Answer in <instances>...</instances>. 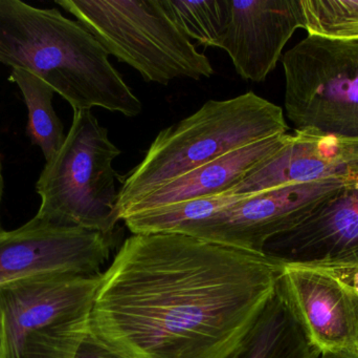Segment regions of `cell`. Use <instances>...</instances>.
I'll list each match as a JSON object with an SVG mask.
<instances>
[{
    "instance_id": "obj_21",
    "label": "cell",
    "mask_w": 358,
    "mask_h": 358,
    "mask_svg": "<svg viewBox=\"0 0 358 358\" xmlns=\"http://www.w3.org/2000/svg\"><path fill=\"white\" fill-rule=\"evenodd\" d=\"M4 191V181L3 176H2V164H1V156H0V207H1L2 197H3ZM0 229L1 226H0Z\"/></svg>"
},
{
    "instance_id": "obj_1",
    "label": "cell",
    "mask_w": 358,
    "mask_h": 358,
    "mask_svg": "<svg viewBox=\"0 0 358 358\" xmlns=\"http://www.w3.org/2000/svg\"><path fill=\"white\" fill-rule=\"evenodd\" d=\"M264 256L181 233H138L105 273L90 331L125 358H227L275 290Z\"/></svg>"
},
{
    "instance_id": "obj_12",
    "label": "cell",
    "mask_w": 358,
    "mask_h": 358,
    "mask_svg": "<svg viewBox=\"0 0 358 358\" xmlns=\"http://www.w3.org/2000/svg\"><path fill=\"white\" fill-rule=\"evenodd\" d=\"M227 20L220 48L238 75L264 81L287 42L304 29L301 0H227Z\"/></svg>"
},
{
    "instance_id": "obj_15",
    "label": "cell",
    "mask_w": 358,
    "mask_h": 358,
    "mask_svg": "<svg viewBox=\"0 0 358 358\" xmlns=\"http://www.w3.org/2000/svg\"><path fill=\"white\" fill-rule=\"evenodd\" d=\"M321 355L279 275L260 315L227 358H320Z\"/></svg>"
},
{
    "instance_id": "obj_17",
    "label": "cell",
    "mask_w": 358,
    "mask_h": 358,
    "mask_svg": "<svg viewBox=\"0 0 358 358\" xmlns=\"http://www.w3.org/2000/svg\"><path fill=\"white\" fill-rule=\"evenodd\" d=\"M244 197L245 195L220 193L130 214L122 221L132 235L176 233L185 224L208 218Z\"/></svg>"
},
{
    "instance_id": "obj_20",
    "label": "cell",
    "mask_w": 358,
    "mask_h": 358,
    "mask_svg": "<svg viewBox=\"0 0 358 358\" xmlns=\"http://www.w3.org/2000/svg\"><path fill=\"white\" fill-rule=\"evenodd\" d=\"M73 358H125L101 342L88 330L78 346Z\"/></svg>"
},
{
    "instance_id": "obj_19",
    "label": "cell",
    "mask_w": 358,
    "mask_h": 358,
    "mask_svg": "<svg viewBox=\"0 0 358 358\" xmlns=\"http://www.w3.org/2000/svg\"><path fill=\"white\" fill-rule=\"evenodd\" d=\"M308 35L358 40V0H301Z\"/></svg>"
},
{
    "instance_id": "obj_2",
    "label": "cell",
    "mask_w": 358,
    "mask_h": 358,
    "mask_svg": "<svg viewBox=\"0 0 358 358\" xmlns=\"http://www.w3.org/2000/svg\"><path fill=\"white\" fill-rule=\"evenodd\" d=\"M109 56L86 27L57 8L0 0V62L43 80L73 111L101 107L136 117L142 102Z\"/></svg>"
},
{
    "instance_id": "obj_8",
    "label": "cell",
    "mask_w": 358,
    "mask_h": 358,
    "mask_svg": "<svg viewBox=\"0 0 358 358\" xmlns=\"http://www.w3.org/2000/svg\"><path fill=\"white\" fill-rule=\"evenodd\" d=\"M348 183L352 182L296 183L245 195L208 218L185 224L178 233L262 256L269 239L300 224Z\"/></svg>"
},
{
    "instance_id": "obj_3",
    "label": "cell",
    "mask_w": 358,
    "mask_h": 358,
    "mask_svg": "<svg viewBox=\"0 0 358 358\" xmlns=\"http://www.w3.org/2000/svg\"><path fill=\"white\" fill-rule=\"evenodd\" d=\"M283 109L254 92L208 100L189 117L161 130L119 191L120 220L151 191L227 153L287 134Z\"/></svg>"
},
{
    "instance_id": "obj_6",
    "label": "cell",
    "mask_w": 358,
    "mask_h": 358,
    "mask_svg": "<svg viewBox=\"0 0 358 358\" xmlns=\"http://www.w3.org/2000/svg\"><path fill=\"white\" fill-rule=\"evenodd\" d=\"M102 273L40 275L0 286L3 358L75 357L90 330Z\"/></svg>"
},
{
    "instance_id": "obj_13",
    "label": "cell",
    "mask_w": 358,
    "mask_h": 358,
    "mask_svg": "<svg viewBox=\"0 0 358 358\" xmlns=\"http://www.w3.org/2000/svg\"><path fill=\"white\" fill-rule=\"evenodd\" d=\"M358 182V139L296 132L281 149L248 172L231 195H254L296 183Z\"/></svg>"
},
{
    "instance_id": "obj_22",
    "label": "cell",
    "mask_w": 358,
    "mask_h": 358,
    "mask_svg": "<svg viewBox=\"0 0 358 358\" xmlns=\"http://www.w3.org/2000/svg\"><path fill=\"white\" fill-rule=\"evenodd\" d=\"M320 358H353L347 357V355L343 354H334V353H322L321 357Z\"/></svg>"
},
{
    "instance_id": "obj_7",
    "label": "cell",
    "mask_w": 358,
    "mask_h": 358,
    "mask_svg": "<svg viewBox=\"0 0 358 358\" xmlns=\"http://www.w3.org/2000/svg\"><path fill=\"white\" fill-rule=\"evenodd\" d=\"M296 132L358 139V40L308 35L282 57Z\"/></svg>"
},
{
    "instance_id": "obj_23",
    "label": "cell",
    "mask_w": 358,
    "mask_h": 358,
    "mask_svg": "<svg viewBox=\"0 0 358 358\" xmlns=\"http://www.w3.org/2000/svg\"><path fill=\"white\" fill-rule=\"evenodd\" d=\"M0 358H3V346H2L1 334H0Z\"/></svg>"
},
{
    "instance_id": "obj_16",
    "label": "cell",
    "mask_w": 358,
    "mask_h": 358,
    "mask_svg": "<svg viewBox=\"0 0 358 358\" xmlns=\"http://www.w3.org/2000/svg\"><path fill=\"white\" fill-rule=\"evenodd\" d=\"M10 81L14 82L22 92L29 111L27 137L33 144L41 149L46 162H50L66 139L62 122L52 107L54 88L23 69H13Z\"/></svg>"
},
{
    "instance_id": "obj_5",
    "label": "cell",
    "mask_w": 358,
    "mask_h": 358,
    "mask_svg": "<svg viewBox=\"0 0 358 358\" xmlns=\"http://www.w3.org/2000/svg\"><path fill=\"white\" fill-rule=\"evenodd\" d=\"M121 153L92 111H73L62 147L46 162L36 183L41 198L36 214L57 224L113 237L121 220L113 164Z\"/></svg>"
},
{
    "instance_id": "obj_14",
    "label": "cell",
    "mask_w": 358,
    "mask_h": 358,
    "mask_svg": "<svg viewBox=\"0 0 358 358\" xmlns=\"http://www.w3.org/2000/svg\"><path fill=\"white\" fill-rule=\"evenodd\" d=\"M287 137L288 134L278 135L252 143L166 183L131 204L122 220L138 212L227 193L248 172L281 149Z\"/></svg>"
},
{
    "instance_id": "obj_11",
    "label": "cell",
    "mask_w": 358,
    "mask_h": 358,
    "mask_svg": "<svg viewBox=\"0 0 358 358\" xmlns=\"http://www.w3.org/2000/svg\"><path fill=\"white\" fill-rule=\"evenodd\" d=\"M280 267V277L322 353L358 358L357 277L325 269Z\"/></svg>"
},
{
    "instance_id": "obj_18",
    "label": "cell",
    "mask_w": 358,
    "mask_h": 358,
    "mask_svg": "<svg viewBox=\"0 0 358 358\" xmlns=\"http://www.w3.org/2000/svg\"><path fill=\"white\" fill-rule=\"evenodd\" d=\"M181 31L206 48H220L227 20V0H167Z\"/></svg>"
},
{
    "instance_id": "obj_9",
    "label": "cell",
    "mask_w": 358,
    "mask_h": 358,
    "mask_svg": "<svg viewBox=\"0 0 358 358\" xmlns=\"http://www.w3.org/2000/svg\"><path fill=\"white\" fill-rule=\"evenodd\" d=\"M113 237L50 222L36 214L14 230L0 229V286L50 275H100Z\"/></svg>"
},
{
    "instance_id": "obj_10",
    "label": "cell",
    "mask_w": 358,
    "mask_h": 358,
    "mask_svg": "<svg viewBox=\"0 0 358 358\" xmlns=\"http://www.w3.org/2000/svg\"><path fill=\"white\" fill-rule=\"evenodd\" d=\"M278 266L325 269L358 279V182L348 183L300 224L265 243Z\"/></svg>"
},
{
    "instance_id": "obj_4",
    "label": "cell",
    "mask_w": 358,
    "mask_h": 358,
    "mask_svg": "<svg viewBox=\"0 0 358 358\" xmlns=\"http://www.w3.org/2000/svg\"><path fill=\"white\" fill-rule=\"evenodd\" d=\"M88 29L109 55L147 82L167 85L180 78L214 74L176 23L167 0H56Z\"/></svg>"
}]
</instances>
